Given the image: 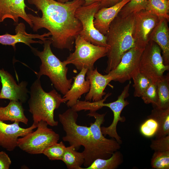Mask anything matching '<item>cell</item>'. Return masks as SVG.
Returning a JSON list of instances; mask_svg holds the SVG:
<instances>
[{
  "label": "cell",
  "mask_w": 169,
  "mask_h": 169,
  "mask_svg": "<svg viewBox=\"0 0 169 169\" xmlns=\"http://www.w3.org/2000/svg\"><path fill=\"white\" fill-rule=\"evenodd\" d=\"M131 84V82L130 81L124 87L116 100L109 103H104L107 98L111 95V93H108L102 100L99 101L94 102L92 104L93 107L96 110H98L103 107H107L112 111L113 114V119L111 124L107 127H101V131L104 136L108 135L114 139L120 144L122 143V141L120 137L117 132V126L119 121L123 122L126 120L125 117L121 116V114L123 109L129 104L125 99L129 95V91Z\"/></svg>",
  "instance_id": "8fae6325"
},
{
  "label": "cell",
  "mask_w": 169,
  "mask_h": 169,
  "mask_svg": "<svg viewBox=\"0 0 169 169\" xmlns=\"http://www.w3.org/2000/svg\"><path fill=\"white\" fill-rule=\"evenodd\" d=\"M169 66L165 65L161 54V50L154 41L150 40L144 49L140 62L139 72L153 82L156 83L169 70Z\"/></svg>",
  "instance_id": "ba28073f"
},
{
  "label": "cell",
  "mask_w": 169,
  "mask_h": 169,
  "mask_svg": "<svg viewBox=\"0 0 169 169\" xmlns=\"http://www.w3.org/2000/svg\"><path fill=\"white\" fill-rule=\"evenodd\" d=\"M88 69L83 68L80 72L73 77L74 81L70 89L63 97L68 107H71L77 103L83 94L87 93L90 89V82L85 79Z\"/></svg>",
  "instance_id": "ffe728a7"
},
{
  "label": "cell",
  "mask_w": 169,
  "mask_h": 169,
  "mask_svg": "<svg viewBox=\"0 0 169 169\" xmlns=\"http://www.w3.org/2000/svg\"><path fill=\"white\" fill-rule=\"evenodd\" d=\"M160 18L146 10L135 13L134 39L135 47L144 49L150 41L152 32Z\"/></svg>",
  "instance_id": "4fadbf2b"
},
{
  "label": "cell",
  "mask_w": 169,
  "mask_h": 169,
  "mask_svg": "<svg viewBox=\"0 0 169 169\" xmlns=\"http://www.w3.org/2000/svg\"><path fill=\"white\" fill-rule=\"evenodd\" d=\"M48 125L44 121H40L35 131L18 138L17 146L29 154H43L47 147L58 142L60 137L59 134L48 127Z\"/></svg>",
  "instance_id": "52a82bcc"
},
{
  "label": "cell",
  "mask_w": 169,
  "mask_h": 169,
  "mask_svg": "<svg viewBox=\"0 0 169 169\" xmlns=\"http://www.w3.org/2000/svg\"><path fill=\"white\" fill-rule=\"evenodd\" d=\"M141 97L145 103L151 104L153 108L156 107L158 101L156 83L152 82L143 92Z\"/></svg>",
  "instance_id": "d6a6232c"
},
{
  "label": "cell",
  "mask_w": 169,
  "mask_h": 169,
  "mask_svg": "<svg viewBox=\"0 0 169 169\" xmlns=\"http://www.w3.org/2000/svg\"><path fill=\"white\" fill-rule=\"evenodd\" d=\"M0 81L2 87L0 99L19 101L24 103L27 100V83L23 81L17 84L13 76L3 69H0Z\"/></svg>",
  "instance_id": "5bb4252c"
},
{
  "label": "cell",
  "mask_w": 169,
  "mask_h": 169,
  "mask_svg": "<svg viewBox=\"0 0 169 169\" xmlns=\"http://www.w3.org/2000/svg\"><path fill=\"white\" fill-rule=\"evenodd\" d=\"M158 101L154 108L161 109L169 108V74L167 73L156 82Z\"/></svg>",
  "instance_id": "484cf974"
},
{
  "label": "cell",
  "mask_w": 169,
  "mask_h": 169,
  "mask_svg": "<svg viewBox=\"0 0 169 169\" xmlns=\"http://www.w3.org/2000/svg\"><path fill=\"white\" fill-rule=\"evenodd\" d=\"M26 7L24 0H0V23L6 19L10 18L17 25L20 18L32 28L33 24L25 12Z\"/></svg>",
  "instance_id": "ac0fdd59"
},
{
  "label": "cell",
  "mask_w": 169,
  "mask_h": 169,
  "mask_svg": "<svg viewBox=\"0 0 169 169\" xmlns=\"http://www.w3.org/2000/svg\"><path fill=\"white\" fill-rule=\"evenodd\" d=\"M135 13L124 17L117 15L111 23L105 35L108 46L105 73L115 68L125 54L135 47Z\"/></svg>",
  "instance_id": "7a4b0ae2"
},
{
  "label": "cell",
  "mask_w": 169,
  "mask_h": 169,
  "mask_svg": "<svg viewBox=\"0 0 169 169\" xmlns=\"http://www.w3.org/2000/svg\"><path fill=\"white\" fill-rule=\"evenodd\" d=\"M77 112L70 107L59 115V121L62 125L66 135L63 140L68 142L78 150L81 146H85L90 136L89 127L78 125Z\"/></svg>",
  "instance_id": "9c48e42d"
},
{
  "label": "cell",
  "mask_w": 169,
  "mask_h": 169,
  "mask_svg": "<svg viewBox=\"0 0 169 169\" xmlns=\"http://www.w3.org/2000/svg\"><path fill=\"white\" fill-rule=\"evenodd\" d=\"M131 0H122L115 5L99 9L94 16L95 28L105 35L112 22L123 7Z\"/></svg>",
  "instance_id": "d6986e66"
},
{
  "label": "cell",
  "mask_w": 169,
  "mask_h": 169,
  "mask_svg": "<svg viewBox=\"0 0 169 169\" xmlns=\"http://www.w3.org/2000/svg\"><path fill=\"white\" fill-rule=\"evenodd\" d=\"M153 168L156 169H169V151H154L151 161Z\"/></svg>",
  "instance_id": "4dcf8cb0"
},
{
  "label": "cell",
  "mask_w": 169,
  "mask_h": 169,
  "mask_svg": "<svg viewBox=\"0 0 169 169\" xmlns=\"http://www.w3.org/2000/svg\"><path fill=\"white\" fill-rule=\"evenodd\" d=\"M19 122H14L7 124L0 120V146L7 150L13 151L17 146L18 140L37 128V125L33 124L30 127L23 128L20 126Z\"/></svg>",
  "instance_id": "9a60e30c"
},
{
  "label": "cell",
  "mask_w": 169,
  "mask_h": 169,
  "mask_svg": "<svg viewBox=\"0 0 169 169\" xmlns=\"http://www.w3.org/2000/svg\"><path fill=\"white\" fill-rule=\"evenodd\" d=\"M150 147L154 151H169V135L152 139Z\"/></svg>",
  "instance_id": "836d02e7"
},
{
  "label": "cell",
  "mask_w": 169,
  "mask_h": 169,
  "mask_svg": "<svg viewBox=\"0 0 169 169\" xmlns=\"http://www.w3.org/2000/svg\"><path fill=\"white\" fill-rule=\"evenodd\" d=\"M62 141L54 143L47 147L43 154L51 160H62L66 148Z\"/></svg>",
  "instance_id": "f546056e"
},
{
  "label": "cell",
  "mask_w": 169,
  "mask_h": 169,
  "mask_svg": "<svg viewBox=\"0 0 169 169\" xmlns=\"http://www.w3.org/2000/svg\"><path fill=\"white\" fill-rule=\"evenodd\" d=\"M134 89V96L141 97L145 90L153 82L151 79L140 72L132 78Z\"/></svg>",
  "instance_id": "f1b7e54d"
},
{
  "label": "cell",
  "mask_w": 169,
  "mask_h": 169,
  "mask_svg": "<svg viewBox=\"0 0 169 169\" xmlns=\"http://www.w3.org/2000/svg\"><path fill=\"white\" fill-rule=\"evenodd\" d=\"M121 153L117 151L111 156L106 159L98 158L94 161L91 165L86 168L80 169H115L117 168L123 162Z\"/></svg>",
  "instance_id": "cb8c5ba5"
},
{
  "label": "cell",
  "mask_w": 169,
  "mask_h": 169,
  "mask_svg": "<svg viewBox=\"0 0 169 169\" xmlns=\"http://www.w3.org/2000/svg\"><path fill=\"white\" fill-rule=\"evenodd\" d=\"M0 120L2 121H18L27 125L28 120L24 113L22 103L19 101L10 100L4 107H0Z\"/></svg>",
  "instance_id": "7402d4cb"
},
{
  "label": "cell",
  "mask_w": 169,
  "mask_h": 169,
  "mask_svg": "<svg viewBox=\"0 0 169 169\" xmlns=\"http://www.w3.org/2000/svg\"><path fill=\"white\" fill-rule=\"evenodd\" d=\"M43 41L42 51L33 47L31 49L41 62L39 70L36 74L38 78L43 75L48 76L56 90L64 95L72 85V79H68L67 77L68 68L63 61H61L53 53L50 47L51 42L49 39Z\"/></svg>",
  "instance_id": "5b68a950"
},
{
  "label": "cell",
  "mask_w": 169,
  "mask_h": 169,
  "mask_svg": "<svg viewBox=\"0 0 169 169\" xmlns=\"http://www.w3.org/2000/svg\"><path fill=\"white\" fill-rule=\"evenodd\" d=\"M11 161L8 155L4 151H0V169H8Z\"/></svg>",
  "instance_id": "e575fe53"
},
{
  "label": "cell",
  "mask_w": 169,
  "mask_h": 169,
  "mask_svg": "<svg viewBox=\"0 0 169 169\" xmlns=\"http://www.w3.org/2000/svg\"><path fill=\"white\" fill-rule=\"evenodd\" d=\"M41 11V17L27 14L31 21L34 32L42 28L51 34L49 40L57 49L73 50L76 37L82 28V24L75 17V12L84 5V0H73L61 3L54 0H28Z\"/></svg>",
  "instance_id": "6da1fadb"
},
{
  "label": "cell",
  "mask_w": 169,
  "mask_h": 169,
  "mask_svg": "<svg viewBox=\"0 0 169 169\" xmlns=\"http://www.w3.org/2000/svg\"><path fill=\"white\" fill-rule=\"evenodd\" d=\"M15 32V35L6 33L0 35V44L11 45L15 50L16 44L21 43L27 45L31 49L33 47L31 44L38 43L42 44H43V41L49 39V37H49L51 35L49 32L42 35L28 33L26 31L25 25L23 23H20L16 25Z\"/></svg>",
  "instance_id": "2e32d148"
},
{
  "label": "cell",
  "mask_w": 169,
  "mask_h": 169,
  "mask_svg": "<svg viewBox=\"0 0 169 169\" xmlns=\"http://www.w3.org/2000/svg\"><path fill=\"white\" fill-rule=\"evenodd\" d=\"M166 18H161L151 34L150 40L156 43L162 51L164 64L169 66V28Z\"/></svg>",
  "instance_id": "44dd1931"
},
{
  "label": "cell",
  "mask_w": 169,
  "mask_h": 169,
  "mask_svg": "<svg viewBox=\"0 0 169 169\" xmlns=\"http://www.w3.org/2000/svg\"><path fill=\"white\" fill-rule=\"evenodd\" d=\"M74 51L70 53L63 61L66 65L72 64L80 70L83 68L93 69L94 64L99 59L106 56L108 47L95 45L86 41L79 35L75 40Z\"/></svg>",
  "instance_id": "8992f818"
},
{
  "label": "cell",
  "mask_w": 169,
  "mask_h": 169,
  "mask_svg": "<svg viewBox=\"0 0 169 169\" xmlns=\"http://www.w3.org/2000/svg\"><path fill=\"white\" fill-rule=\"evenodd\" d=\"M83 153L78 151L74 146L66 147L62 160L69 169H80L84 162Z\"/></svg>",
  "instance_id": "d4e9b609"
},
{
  "label": "cell",
  "mask_w": 169,
  "mask_h": 169,
  "mask_svg": "<svg viewBox=\"0 0 169 169\" xmlns=\"http://www.w3.org/2000/svg\"><path fill=\"white\" fill-rule=\"evenodd\" d=\"M159 125L157 121L153 118L147 116V118L140 125V131L144 136L151 138L157 132Z\"/></svg>",
  "instance_id": "1f68e13d"
},
{
  "label": "cell",
  "mask_w": 169,
  "mask_h": 169,
  "mask_svg": "<svg viewBox=\"0 0 169 169\" xmlns=\"http://www.w3.org/2000/svg\"><path fill=\"white\" fill-rule=\"evenodd\" d=\"M145 10L169 21V0H147Z\"/></svg>",
  "instance_id": "4316f807"
},
{
  "label": "cell",
  "mask_w": 169,
  "mask_h": 169,
  "mask_svg": "<svg viewBox=\"0 0 169 169\" xmlns=\"http://www.w3.org/2000/svg\"><path fill=\"white\" fill-rule=\"evenodd\" d=\"M122 0H101L99 9L113 6Z\"/></svg>",
  "instance_id": "d590c367"
},
{
  "label": "cell",
  "mask_w": 169,
  "mask_h": 169,
  "mask_svg": "<svg viewBox=\"0 0 169 169\" xmlns=\"http://www.w3.org/2000/svg\"><path fill=\"white\" fill-rule=\"evenodd\" d=\"M30 97L28 101L29 111L32 114L33 124L37 125L42 120L51 126H57L54 112L61 104L65 103L63 97L55 90L47 92L43 89L40 78H38L31 87Z\"/></svg>",
  "instance_id": "3957f363"
},
{
  "label": "cell",
  "mask_w": 169,
  "mask_h": 169,
  "mask_svg": "<svg viewBox=\"0 0 169 169\" xmlns=\"http://www.w3.org/2000/svg\"><path fill=\"white\" fill-rule=\"evenodd\" d=\"M58 2L61 3H65L68 1H69V0H57ZM85 2V3L84 5H88L91 4L93 3L101 2V0H84Z\"/></svg>",
  "instance_id": "8d00e7d4"
},
{
  "label": "cell",
  "mask_w": 169,
  "mask_h": 169,
  "mask_svg": "<svg viewBox=\"0 0 169 169\" xmlns=\"http://www.w3.org/2000/svg\"><path fill=\"white\" fill-rule=\"evenodd\" d=\"M147 0H131L122 8L118 16L124 17L132 13L145 10Z\"/></svg>",
  "instance_id": "83f0119b"
},
{
  "label": "cell",
  "mask_w": 169,
  "mask_h": 169,
  "mask_svg": "<svg viewBox=\"0 0 169 169\" xmlns=\"http://www.w3.org/2000/svg\"><path fill=\"white\" fill-rule=\"evenodd\" d=\"M86 75V79L90 82V89L85 96L84 100L92 102L100 101L105 95L104 90L112 80V78L108 74L105 75L100 74L96 68L88 70Z\"/></svg>",
  "instance_id": "e0dca14e"
},
{
  "label": "cell",
  "mask_w": 169,
  "mask_h": 169,
  "mask_svg": "<svg viewBox=\"0 0 169 169\" xmlns=\"http://www.w3.org/2000/svg\"><path fill=\"white\" fill-rule=\"evenodd\" d=\"M148 116L155 119L158 124V130L155 138L169 135V108L161 109L153 108Z\"/></svg>",
  "instance_id": "603a6c76"
},
{
  "label": "cell",
  "mask_w": 169,
  "mask_h": 169,
  "mask_svg": "<svg viewBox=\"0 0 169 169\" xmlns=\"http://www.w3.org/2000/svg\"><path fill=\"white\" fill-rule=\"evenodd\" d=\"M143 49L135 47L125 53L118 65L108 73L112 80L123 83L139 72L140 58Z\"/></svg>",
  "instance_id": "7c38bea8"
},
{
  "label": "cell",
  "mask_w": 169,
  "mask_h": 169,
  "mask_svg": "<svg viewBox=\"0 0 169 169\" xmlns=\"http://www.w3.org/2000/svg\"><path fill=\"white\" fill-rule=\"evenodd\" d=\"M105 115L106 113L100 114L94 111H90L87 114L94 117L95 121L90 123V136L82 151L85 168L90 166L96 159L110 157L120 148V144L114 139H107L102 133L101 126L105 121Z\"/></svg>",
  "instance_id": "277c9868"
},
{
  "label": "cell",
  "mask_w": 169,
  "mask_h": 169,
  "mask_svg": "<svg viewBox=\"0 0 169 169\" xmlns=\"http://www.w3.org/2000/svg\"><path fill=\"white\" fill-rule=\"evenodd\" d=\"M100 5V2H96L83 5L76 9L75 16L82 24V28L79 34L81 37L95 45L108 47L106 36L95 28L94 23V16Z\"/></svg>",
  "instance_id": "30bf717a"
}]
</instances>
